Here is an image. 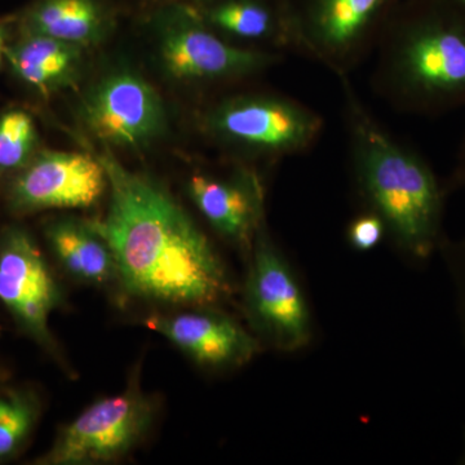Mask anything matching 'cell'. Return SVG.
<instances>
[{
    "label": "cell",
    "instance_id": "cell-1",
    "mask_svg": "<svg viewBox=\"0 0 465 465\" xmlns=\"http://www.w3.org/2000/svg\"><path fill=\"white\" fill-rule=\"evenodd\" d=\"M105 216L90 223L108 244L116 278L136 298L210 308L232 295L231 274L213 242L170 192L106 152Z\"/></svg>",
    "mask_w": 465,
    "mask_h": 465
},
{
    "label": "cell",
    "instance_id": "cell-2",
    "mask_svg": "<svg viewBox=\"0 0 465 465\" xmlns=\"http://www.w3.org/2000/svg\"><path fill=\"white\" fill-rule=\"evenodd\" d=\"M354 185L366 210L381 217L401 252L425 262L442 249L448 186L415 149L371 114L349 76L338 78Z\"/></svg>",
    "mask_w": 465,
    "mask_h": 465
},
{
    "label": "cell",
    "instance_id": "cell-3",
    "mask_svg": "<svg viewBox=\"0 0 465 465\" xmlns=\"http://www.w3.org/2000/svg\"><path fill=\"white\" fill-rule=\"evenodd\" d=\"M371 88L391 108L440 115L465 108V11L451 0H424L382 27Z\"/></svg>",
    "mask_w": 465,
    "mask_h": 465
},
{
    "label": "cell",
    "instance_id": "cell-4",
    "mask_svg": "<svg viewBox=\"0 0 465 465\" xmlns=\"http://www.w3.org/2000/svg\"><path fill=\"white\" fill-rule=\"evenodd\" d=\"M202 130L223 148L278 162L309 152L323 133L316 110L280 94H234L203 113Z\"/></svg>",
    "mask_w": 465,
    "mask_h": 465
},
{
    "label": "cell",
    "instance_id": "cell-5",
    "mask_svg": "<svg viewBox=\"0 0 465 465\" xmlns=\"http://www.w3.org/2000/svg\"><path fill=\"white\" fill-rule=\"evenodd\" d=\"M243 307L259 341L283 353L307 347L313 339V318L292 266L269 234L260 228L249 253Z\"/></svg>",
    "mask_w": 465,
    "mask_h": 465
},
{
    "label": "cell",
    "instance_id": "cell-6",
    "mask_svg": "<svg viewBox=\"0 0 465 465\" xmlns=\"http://www.w3.org/2000/svg\"><path fill=\"white\" fill-rule=\"evenodd\" d=\"M155 411L154 400L133 376L127 390L97 401L65 425L42 463L84 465L124 458L149 432Z\"/></svg>",
    "mask_w": 465,
    "mask_h": 465
},
{
    "label": "cell",
    "instance_id": "cell-7",
    "mask_svg": "<svg viewBox=\"0 0 465 465\" xmlns=\"http://www.w3.org/2000/svg\"><path fill=\"white\" fill-rule=\"evenodd\" d=\"M388 0H308L290 15L296 54L316 61L336 78L349 76L374 51Z\"/></svg>",
    "mask_w": 465,
    "mask_h": 465
},
{
    "label": "cell",
    "instance_id": "cell-8",
    "mask_svg": "<svg viewBox=\"0 0 465 465\" xmlns=\"http://www.w3.org/2000/svg\"><path fill=\"white\" fill-rule=\"evenodd\" d=\"M159 54L168 74L180 81L224 84L258 75L282 63L278 52L252 50L226 41L198 15L183 12L164 27Z\"/></svg>",
    "mask_w": 465,
    "mask_h": 465
},
{
    "label": "cell",
    "instance_id": "cell-9",
    "mask_svg": "<svg viewBox=\"0 0 465 465\" xmlns=\"http://www.w3.org/2000/svg\"><path fill=\"white\" fill-rule=\"evenodd\" d=\"M84 121L101 142L121 148L149 145L167 127L157 91L131 72L104 78L84 101Z\"/></svg>",
    "mask_w": 465,
    "mask_h": 465
},
{
    "label": "cell",
    "instance_id": "cell-10",
    "mask_svg": "<svg viewBox=\"0 0 465 465\" xmlns=\"http://www.w3.org/2000/svg\"><path fill=\"white\" fill-rule=\"evenodd\" d=\"M63 293L35 242L23 229L0 237V300L20 326L50 351H56L48 329Z\"/></svg>",
    "mask_w": 465,
    "mask_h": 465
},
{
    "label": "cell",
    "instance_id": "cell-11",
    "mask_svg": "<svg viewBox=\"0 0 465 465\" xmlns=\"http://www.w3.org/2000/svg\"><path fill=\"white\" fill-rule=\"evenodd\" d=\"M99 158L84 153L43 152L18 174L9 200L18 213L52 208H88L108 191Z\"/></svg>",
    "mask_w": 465,
    "mask_h": 465
},
{
    "label": "cell",
    "instance_id": "cell-12",
    "mask_svg": "<svg viewBox=\"0 0 465 465\" xmlns=\"http://www.w3.org/2000/svg\"><path fill=\"white\" fill-rule=\"evenodd\" d=\"M188 194L211 228L249 255L266 223L259 174L241 164L228 177L195 173L189 179Z\"/></svg>",
    "mask_w": 465,
    "mask_h": 465
},
{
    "label": "cell",
    "instance_id": "cell-13",
    "mask_svg": "<svg viewBox=\"0 0 465 465\" xmlns=\"http://www.w3.org/2000/svg\"><path fill=\"white\" fill-rule=\"evenodd\" d=\"M145 324L198 365L211 369L246 365L262 349L253 332L213 307L168 316L153 314Z\"/></svg>",
    "mask_w": 465,
    "mask_h": 465
},
{
    "label": "cell",
    "instance_id": "cell-14",
    "mask_svg": "<svg viewBox=\"0 0 465 465\" xmlns=\"http://www.w3.org/2000/svg\"><path fill=\"white\" fill-rule=\"evenodd\" d=\"M202 18L226 41L249 43L252 50L296 54L289 14L275 12L260 0H224Z\"/></svg>",
    "mask_w": 465,
    "mask_h": 465
},
{
    "label": "cell",
    "instance_id": "cell-15",
    "mask_svg": "<svg viewBox=\"0 0 465 465\" xmlns=\"http://www.w3.org/2000/svg\"><path fill=\"white\" fill-rule=\"evenodd\" d=\"M5 56L21 81L43 94H50L73 84L81 51L78 45L30 33L5 48Z\"/></svg>",
    "mask_w": 465,
    "mask_h": 465
},
{
    "label": "cell",
    "instance_id": "cell-16",
    "mask_svg": "<svg viewBox=\"0 0 465 465\" xmlns=\"http://www.w3.org/2000/svg\"><path fill=\"white\" fill-rule=\"evenodd\" d=\"M54 255L76 280L103 284L116 278L114 258L90 223L66 217L45 229Z\"/></svg>",
    "mask_w": 465,
    "mask_h": 465
},
{
    "label": "cell",
    "instance_id": "cell-17",
    "mask_svg": "<svg viewBox=\"0 0 465 465\" xmlns=\"http://www.w3.org/2000/svg\"><path fill=\"white\" fill-rule=\"evenodd\" d=\"M30 33L82 45L100 38L103 14L94 0H42L27 18Z\"/></svg>",
    "mask_w": 465,
    "mask_h": 465
},
{
    "label": "cell",
    "instance_id": "cell-18",
    "mask_svg": "<svg viewBox=\"0 0 465 465\" xmlns=\"http://www.w3.org/2000/svg\"><path fill=\"white\" fill-rule=\"evenodd\" d=\"M35 143V124L27 113L11 110L0 115V173L25 166Z\"/></svg>",
    "mask_w": 465,
    "mask_h": 465
},
{
    "label": "cell",
    "instance_id": "cell-19",
    "mask_svg": "<svg viewBox=\"0 0 465 465\" xmlns=\"http://www.w3.org/2000/svg\"><path fill=\"white\" fill-rule=\"evenodd\" d=\"M35 416V406L27 397H0V458L11 455L26 439Z\"/></svg>",
    "mask_w": 465,
    "mask_h": 465
},
{
    "label": "cell",
    "instance_id": "cell-20",
    "mask_svg": "<svg viewBox=\"0 0 465 465\" xmlns=\"http://www.w3.org/2000/svg\"><path fill=\"white\" fill-rule=\"evenodd\" d=\"M384 237H387L384 222L381 216L369 210L354 217L347 228L348 243L358 252L375 250Z\"/></svg>",
    "mask_w": 465,
    "mask_h": 465
},
{
    "label": "cell",
    "instance_id": "cell-21",
    "mask_svg": "<svg viewBox=\"0 0 465 465\" xmlns=\"http://www.w3.org/2000/svg\"><path fill=\"white\" fill-rule=\"evenodd\" d=\"M440 252L445 255L450 272L457 287L459 316L465 336V240L459 242L446 241Z\"/></svg>",
    "mask_w": 465,
    "mask_h": 465
},
{
    "label": "cell",
    "instance_id": "cell-22",
    "mask_svg": "<svg viewBox=\"0 0 465 465\" xmlns=\"http://www.w3.org/2000/svg\"><path fill=\"white\" fill-rule=\"evenodd\" d=\"M465 188V134L458 152L457 164L452 171L448 189Z\"/></svg>",
    "mask_w": 465,
    "mask_h": 465
},
{
    "label": "cell",
    "instance_id": "cell-23",
    "mask_svg": "<svg viewBox=\"0 0 465 465\" xmlns=\"http://www.w3.org/2000/svg\"><path fill=\"white\" fill-rule=\"evenodd\" d=\"M5 32L3 26L0 25V64H2V57L5 54Z\"/></svg>",
    "mask_w": 465,
    "mask_h": 465
},
{
    "label": "cell",
    "instance_id": "cell-24",
    "mask_svg": "<svg viewBox=\"0 0 465 465\" xmlns=\"http://www.w3.org/2000/svg\"><path fill=\"white\" fill-rule=\"evenodd\" d=\"M451 2L465 11V0H451Z\"/></svg>",
    "mask_w": 465,
    "mask_h": 465
},
{
    "label": "cell",
    "instance_id": "cell-25",
    "mask_svg": "<svg viewBox=\"0 0 465 465\" xmlns=\"http://www.w3.org/2000/svg\"><path fill=\"white\" fill-rule=\"evenodd\" d=\"M460 463L465 464V436H464V450H463V455H461V458H460Z\"/></svg>",
    "mask_w": 465,
    "mask_h": 465
}]
</instances>
